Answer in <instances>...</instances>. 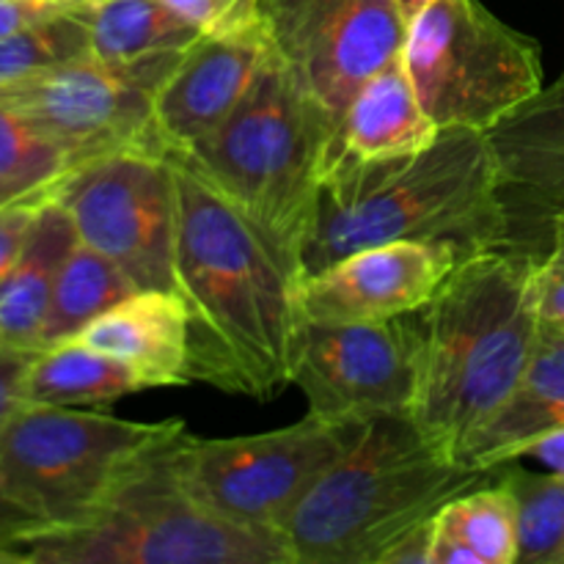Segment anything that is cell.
I'll return each instance as SVG.
<instances>
[{
  "label": "cell",
  "instance_id": "cell-4",
  "mask_svg": "<svg viewBox=\"0 0 564 564\" xmlns=\"http://www.w3.org/2000/svg\"><path fill=\"white\" fill-rule=\"evenodd\" d=\"M496 468L468 466L435 446L411 413L369 419L339 460L317 479L284 543L292 564H383L446 501L494 482Z\"/></svg>",
  "mask_w": 564,
  "mask_h": 564
},
{
  "label": "cell",
  "instance_id": "cell-8",
  "mask_svg": "<svg viewBox=\"0 0 564 564\" xmlns=\"http://www.w3.org/2000/svg\"><path fill=\"white\" fill-rule=\"evenodd\" d=\"M402 64L438 130L488 132L543 88L540 44L482 0H433L408 22Z\"/></svg>",
  "mask_w": 564,
  "mask_h": 564
},
{
  "label": "cell",
  "instance_id": "cell-24",
  "mask_svg": "<svg viewBox=\"0 0 564 564\" xmlns=\"http://www.w3.org/2000/svg\"><path fill=\"white\" fill-rule=\"evenodd\" d=\"M135 290L138 286L121 273L119 264L77 240L55 281L53 301L44 319L42 347L75 339L88 323L102 317L108 308L130 297Z\"/></svg>",
  "mask_w": 564,
  "mask_h": 564
},
{
  "label": "cell",
  "instance_id": "cell-22",
  "mask_svg": "<svg viewBox=\"0 0 564 564\" xmlns=\"http://www.w3.org/2000/svg\"><path fill=\"white\" fill-rule=\"evenodd\" d=\"M433 564H518V501L505 468L435 512Z\"/></svg>",
  "mask_w": 564,
  "mask_h": 564
},
{
  "label": "cell",
  "instance_id": "cell-26",
  "mask_svg": "<svg viewBox=\"0 0 564 564\" xmlns=\"http://www.w3.org/2000/svg\"><path fill=\"white\" fill-rule=\"evenodd\" d=\"M72 174L66 154L25 119L0 105V207L42 191H58Z\"/></svg>",
  "mask_w": 564,
  "mask_h": 564
},
{
  "label": "cell",
  "instance_id": "cell-23",
  "mask_svg": "<svg viewBox=\"0 0 564 564\" xmlns=\"http://www.w3.org/2000/svg\"><path fill=\"white\" fill-rule=\"evenodd\" d=\"M138 391L147 383L135 369L77 339L42 347L25 383L28 402L36 405H108Z\"/></svg>",
  "mask_w": 564,
  "mask_h": 564
},
{
  "label": "cell",
  "instance_id": "cell-30",
  "mask_svg": "<svg viewBox=\"0 0 564 564\" xmlns=\"http://www.w3.org/2000/svg\"><path fill=\"white\" fill-rule=\"evenodd\" d=\"M540 317L564 325V213L551 220V248L538 270Z\"/></svg>",
  "mask_w": 564,
  "mask_h": 564
},
{
  "label": "cell",
  "instance_id": "cell-29",
  "mask_svg": "<svg viewBox=\"0 0 564 564\" xmlns=\"http://www.w3.org/2000/svg\"><path fill=\"white\" fill-rule=\"evenodd\" d=\"M55 193L58 191L33 193V196H25L20 202H11L6 207H0V281L6 279V273L14 268L20 253L25 251V242L31 237L33 226H36L39 215L53 202Z\"/></svg>",
  "mask_w": 564,
  "mask_h": 564
},
{
  "label": "cell",
  "instance_id": "cell-11",
  "mask_svg": "<svg viewBox=\"0 0 564 564\" xmlns=\"http://www.w3.org/2000/svg\"><path fill=\"white\" fill-rule=\"evenodd\" d=\"M55 202L77 240L91 246L138 290H174L176 187L165 154L116 152L61 182Z\"/></svg>",
  "mask_w": 564,
  "mask_h": 564
},
{
  "label": "cell",
  "instance_id": "cell-19",
  "mask_svg": "<svg viewBox=\"0 0 564 564\" xmlns=\"http://www.w3.org/2000/svg\"><path fill=\"white\" fill-rule=\"evenodd\" d=\"M80 11L94 58L135 77L154 94L202 36L165 0H86Z\"/></svg>",
  "mask_w": 564,
  "mask_h": 564
},
{
  "label": "cell",
  "instance_id": "cell-18",
  "mask_svg": "<svg viewBox=\"0 0 564 564\" xmlns=\"http://www.w3.org/2000/svg\"><path fill=\"white\" fill-rule=\"evenodd\" d=\"M438 132L419 102L400 55L358 88L345 110L325 169L330 163H383L408 158L427 149Z\"/></svg>",
  "mask_w": 564,
  "mask_h": 564
},
{
  "label": "cell",
  "instance_id": "cell-13",
  "mask_svg": "<svg viewBox=\"0 0 564 564\" xmlns=\"http://www.w3.org/2000/svg\"><path fill=\"white\" fill-rule=\"evenodd\" d=\"M152 99V88L94 55L0 86V105L50 138L72 171L116 152L163 154Z\"/></svg>",
  "mask_w": 564,
  "mask_h": 564
},
{
  "label": "cell",
  "instance_id": "cell-7",
  "mask_svg": "<svg viewBox=\"0 0 564 564\" xmlns=\"http://www.w3.org/2000/svg\"><path fill=\"white\" fill-rule=\"evenodd\" d=\"M182 427L28 402L0 433V488L44 529L77 527L143 452Z\"/></svg>",
  "mask_w": 564,
  "mask_h": 564
},
{
  "label": "cell",
  "instance_id": "cell-34",
  "mask_svg": "<svg viewBox=\"0 0 564 564\" xmlns=\"http://www.w3.org/2000/svg\"><path fill=\"white\" fill-rule=\"evenodd\" d=\"M433 518L413 529V532H408L383 556V564H433Z\"/></svg>",
  "mask_w": 564,
  "mask_h": 564
},
{
  "label": "cell",
  "instance_id": "cell-21",
  "mask_svg": "<svg viewBox=\"0 0 564 564\" xmlns=\"http://www.w3.org/2000/svg\"><path fill=\"white\" fill-rule=\"evenodd\" d=\"M75 242V224L53 198L39 215L25 251L0 281V345L42 350L55 281Z\"/></svg>",
  "mask_w": 564,
  "mask_h": 564
},
{
  "label": "cell",
  "instance_id": "cell-31",
  "mask_svg": "<svg viewBox=\"0 0 564 564\" xmlns=\"http://www.w3.org/2000/svg\"><path fill=\"white\" fill-rule=\"evenodd\" d=\"M36 356L39 350L0 345V433L14 419V413L28 405L25 383Z\"/></svg>",
  "mask_w": 564,
  "mask_h": 564
},
{
  "label": "cell",
  "instance_id": "cell-6",
  "mask_svg": "<svg viewBox=\"0 0 564 564\" xmlns=\"http://www.w3.org/2000/svg\"><path fill=\"white\" fill-rule=\"evenodd\" d=\"M180 433L143 452L86 521L33 534L25 564H292L284 538L237 527L187 490Z\"/></svg>",
  "mask_w": 564,
  "mask_h": 564
},
{
  "label": "cell",
  "instance_id": "cell-20",
  "mask_svg": "<svg viewBox=\"0 0 564 564\" xmlns=\"http://www.w3.org/2000/svg\"><path fill=\"white\" fill-rule=\"evenodd\" d=\"M564 427V325L540 323L538 345L521 383L494 419L474 435L460 460L496 468L521 460L523 449Z\"/></svg>",
  "mask_w": 564,
  "mask_h": 564
},
{
  "label": "cell",
  "instance_id": "cell-17",
  "mask_svg": "<svg viewBox=\"0 0 564 564\" xmlns=\"http://www.w3.org/2000/svg\"><path fill=\"white\" fill-rule=\"evenodd\" d=\"M75 339L124 361L147 389L193 383L187 312L174 290H135Z\"/></svg>",
  "mask_w": 564,
  "mask_h": 564
},
{
  "label": "cell",
  "instance_id": "cell-12",
  "mask_svg": "<svg viewBox=\"0 0 564 564\" xmlns=\"http://www.w3.org/2000/svg\"><path fill=\"white\" fill-rule=\"evenodd\" d=\"M419 350V312L378 323H303L292 386L303 391L308 413L325 422L411 413Z\"/></svg>",
  "mask_w": 564,
  "mask_h": 564
},
{
  "label": "cell",
  "instance_id": "cell-35",
  "mask_svg": "<svg viewBox=\"0 0 564 564\" xmlns=\"http://www.w3.org/2000/svg\"><path fill=\"white\" fill-rule=\"evenodd\" d=\"M521 457H532V460L543 463L549 471L564 474V427L556 430V433L543 435V438H538L534 444H529Z\"/></svg>",
  "mask_w": 564,
  "mask_h": 564
},
{
  "label": "cell",
  "instance_id": "cell-25",
  "mask_svg": "<svg viewBox=\"0 0 564 564\" xmlns=\"http://www.w3.org/2000/svg\"><path fill=\"white\" fill-rule=\"evenodd\" d=\"M518 501V564H564V474H529L505 463Z\"/></svg>",
  "mask_w": 564,
  "mask_h": 564
},
{
  "label": "cell",
  "instance_id": "cell-9",
  "mask_svg": "<svg viewBox=\"0 0 564 564\" xmlns=\"http://www.w3.org/2000/svg\"><path fill=\"white\" fill-rule=\"evenodd\" d=\"M364 424H336L306 413L290 427L237 438H196L182 430L174 444L176 468L207 510L237 527L284 538L301 501Z\"/></svg>",
  "mask_w": 564,
  "mask_h": 564
},
{
  "label": "cell",
  "instance_id": "cell-1",
  "mask_svg": "<svg viewBox=\"0 0 564 564\" xmlns=\"http://www.w3.org/2000/svg\"><path fill=\"white\" fill-rule=\"evenodd\" d=\"M169 163L176 187L174 292L187 312L193 383L275 400L292 386L306 323L297 301L301 264L191 165Z\"/></svg>",
  "mask_w": 564,
  "mask_h": 564
},
{
  "label": "cell",
  "instance_id": "cell-2",
  "mask_svg": "<svg viewBox=\"0 0 564 564\" xmlns=\"http://www.w3.org/2000/svg\"><path fill=\"white\" fill-rule=\"evenodd\" d=\"M449 242L460 257L512 242V215L485 132L446 127L383 163H330L319 182L303 275L386 242Z\"/></svg>",
  "mask_w": 564,
  "mask_h": 564
},
{
  "label": "cell",
  "instance_id": "cell-3",
  "mask_svg": "<svg viewBox=\"0 0 564 564\" xmlns=\"http://www.w3.org/2000/svg\"><path fill=\"white\" fill-rule=\"evenodd\" d=\"M540 253L494 246L457 259L419 308L422 350L411 416L460 460L521 383L540 334Z\"/></svg>",
  "mask_w": 564,
  "mask_h": 564
},
{
  "label": "cell",
  "instance_id": "cell-5",
  "mask_svg": "<svg viewBox=\"0 0 564 564\" xmlns=\"http://www.w3.org/2000/svg\"><path fill=\"white\" fill-rule=\"evenodd\" d=\"M334 138L330 116L270 55L240 108L169 158L191 165L301 264Z\"/></svg>",
  "mask_w": 564,
  "mask_h": 564
},
{
  "label": "cell",
  "instance_id": "cell-32",
  "mask_svg": "<svg viewBox=\"0 0 564 564\" xmlns=\"http://www.w3.org/2000/svg\"><path fill=\"white\" fill-rule=\"evenodd\" d=\"M42 529L39 518L11 501L0 488V562L25 564V543Z\"/></svg>",
  "mask_w": 564,
  "mask_h": 564
},
{
  "label": "cell",
  "instance_id": "cell-16",
  "mask_svg": "<svg viewBox=\"0 0 564 564\" xmlns=\"http://www.w3.org/2000/svg\"><path fill=\"white\" fill-rule=\"evenodd\" d=\"M507 207L529 204L551 220L564 213V72L490 127Z\"/></svg>",
  "mask_w": 564,
  "mask_h": 564
},
{
  "label": "cell",
  "instance_id": "cell-14",
  "mask_svg": "<svg viewBox=\"0 0 564 564\" xmlns=\"http://www.w3.org/2000/svg\"><path fill=\"white\" fill-rule=\"evenodd\" d=\"M460 253L449 242L400 240L361 248L308 273L297 286L306 323H378L419 312L452 273Z\"/></svg>",
  "mask_w": 564,
  "mask_h": 564
},
{
  "label": "cell",
  "instance_id": "cell-36",
  "mask_svg": "<svg viewBox=\"0 0 564 564\" xmlns=\"http://www.w3.org/2000/svg\"><path fill=\"white\" fill-rule=\"evenodd\" d=\"M397 3H400V9H402V14H405V20L411 22L413 17H416L419 11L424 9V6L433 3V0H397Z\"/></svg>",
  "mask_w": 564,
  "mask_h": 564
},
{
  "label": "cell",
  "instance_id": "cell-33",
  "mask_svg": "<svg viewBox=\"0 0 564 564\" xmlns=\"http://www.w3.org/2000/svg\"><path fill=\"white\" fill-rule=\"evenodd\" d=\"M86 0H0V39L66 14Z\"/></svg>",
  "mask_w": 564,
  "mask_h": 564
},
{
  "label": "cell",
  "instance_id": "cell-27",
  "mask_svg": "<svg viewBox=\"0 0 564 564\" xmlns=\"http://www.w3.org/2000/svg\"><path fill=\"white\" fill-rule=\"evenodd\" d=\"M83 55H91V36L77 6L66 14L0 39V86Z\"/></svg>",
  "mask_w": 564,
  "mask_h": 564
},
{
  "label": "cell",
  "instance_id": "cell-28",
  "mask_svg": "<svg viewBox=\"0 0 564 564\" xmlns=\"http://www.w3.org/2000/svg\"><path fill=\"white\" fill-rule=\"evenodd\" d=\"M198 33H246L259 28L253 0H165Z\"/></svg>",
  "mask_w": 564,
  "mask_h": 564
},
{
  "label": "cell",
  "instance_id": "cell-15",
  "mask_svg": "<svg viewBox=\"0 0 564 564\" xmlns=\"http://www.w3.org/2000/svg\"><path fill=\"white\" fill-rule=\"evenodd\" d=\"M268 61L262 31L202 33L152 99V127L163 154L187 152L213 135L240 108Z\"/></svg>",
  "mask_w": 564,
  "mask_h": 564
},
{
  "label": "cell",
  "instance_id": "cell-10",
  "mask_svg": "<svg viewBox=\"0 0 564 564\" xmlns=\"http://www.w3.org/2000/svg\"><path fill=\"white\" fill-rule=\"evenodd\" d=\"M270 55L339 132L358 88L402 55L397 0H253ZM334 147V143H330Z\"/></svg>",
  "mask_w": 564,
  "mask_h": 564
}]
</instances>
